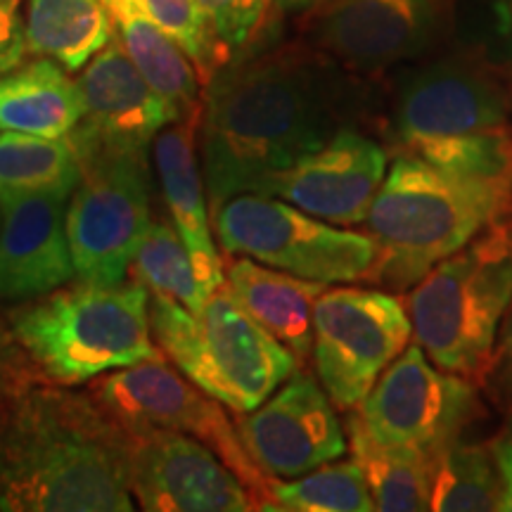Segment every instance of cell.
Listing matches in <instances>:
<instances>
[{
  "mask_svg": "<svg viewBox=\"0 0 512 512\" xmlns=\"http://www.w3.org/2000/svg\"><path fill=\"white\" fill-rule=\"evenodd\" d=\"M503 425L489 441L491 453H494L498 475L503 484V512H512V411L503 413Z\"/></svg>",
  "mask_w": 512,
  "mask_h": 512,
  "instance_id": "obj_36",
  "label": "cell"
},
{
  "mask_svg": "<svg viewBox=\"0 0 512 512\" xmlns=\"http://www.w3.org/2000/svg\"><path fill=\"white\" fill-rule=\"evenodd\" d=\"M105 5L121 46L145 81L171 107L176 121L200 117L204 81L183 48L157 27L138 0H105Z\"/></svg>",
  "mask_w": 512,
  "mask_h": 512,
  "instance_id": "obj_21",
  "label": "cell"
},
{
  "mask_svg": "<svg viewBox=\"0 0 512 512\" xmlns=\"http://www.w3.org/2000/svg\"><path fill=\"white\" fill-rule=\"evenodd\" d=\"M510 202V188L448 174L408 152H394L363 223L377 245L366 283L406 294L439 261L505 216Z\"/></svg>",
  "mask_w": 512,
  "mask_h": 512,
  "instance_id": "obj_3",
  "label": "cell"
},
{
  "mask_svg": "<svg viewBox=\"0 0 512 512\" xmlns=\"http://www.w3.org/2000/svg\"><path fill=\"white\" fill-rule=\"evenodd\" d=\"M403 302L415 344L434 366L479 387L512 302V245L503 216L439 261Z\"/></svg>",
  "mask_w": 512,
  "mask_h": 512,
  "instance_id": "obj_5",
  "label": "cell"
},
{
  "mask_svg": "<svg viewBox=\"0 0 512 512\" xmlns=\"http://www.w3.org/2000/svg\"><path fill=\"white\" fill-rule=\"evenodd\" d=\"M143 10L155 19V24L166 31L183 53L190 57L200 72L202 81L207 83L216 69L226 64L219 43L211 34L207 17L197 0H138Z\"/></svg>",
  "mask_w": 512,
  "mask_h": 512,
  "instance_id": "obj_31",
  "label": "cell"
},
{
  "mask_svg": "<svg viewBox=\"0 0 512 512\" xmlns=\"http://www.w3.org/2000/svg\"><path fill=\"white\" fill-rule=\"evenodd\" d=\"M131 271L152 294L176 299L190 313H200L211 297L174 223L150 221L133 256Z\"/></svg>",
  "mask_w": 512,
  "mask_h": 512,
  "instance_id": "obj_27",
  "label": "cell"
},
{
  "mask_svg": "<svg viewBox=\"0 0 512 512\" xmlns=\"http://www.w3.org/2000/svg\"><path fill=\"white\" fill-rule=\"evenodd\" d=\"M418 62L396 76L382 100L380 133L389 155L512 121V74L475 50L453 46Z\"/></svg>",
  "mask_w": 512,
  "mask_h": 512,
  "instance_id": "obj_7",
  "label": "cell"
},
{
  "mask_svg": "<svg viewBox=\"0 0 512 512\" xmlns=\"http://www.w3.org/2000/svg\"><path fill=\"white\" fill-rule=\"evenodd\" d=\"M318 3L320 0H271V10L280 17H302Z\"/></svg>",
  "mask_w": 512,
  "mask_h": 512,
  "instance_id": "obj_37",
  "label": "cell"
},
{
  "mask_svg": "<svg viewBox=\"0 0 512 512\" xmlns=\"http://www.w3.org/2000/svg\"><path fill=\"white\" fill-rule=\"evenodd\" d=\"M81 117V88L60 62L36 57L0 76V131L67 138Z\"/></svg>",
  "mask_w": 512,
  "mask_h": 512,
  "instance_id": "obj_22",
  "label": "cell"
},
{
  "mask_svg": "<svg viewBox=\"0 0 512 512\" xmlns=\"http://www.w3.org/2000/svg\"><path fill=\"white\" fill-rule=\"evenodd\" d=\"M150 328L166 361L233 413L259 408L302 368L249 316L228 283L211 292L200 313L150 292Z\"/></svg>",
  "mask_w": 512,
  "mask_h": 512,
  "instance_id": "obj_6",
  "label": "cell"
},
{
  "mask_svg": "<svg viewBox=\"0 0 512 512\" xmlns=\"http://www.w3.org/2000/svg\"><path fill=\"white\" fill-rule=\"evenodd\" d=\"M126 479L138 508L150 512L259 510L211 448L166 427H126Z\"/></svg>",
  "mask_w": 512,
  "mask_h": 512,
  "instance_id": "obj_14",
  "label": "cell"
},
{
  "mask_svg": "<svg viewBox=\"0 0 512 512\" xmlns=\"http://www.w3.org/2000/svg\"><path fill=\"white\" fill-rule=\"evenodd\" d=\"M79 183L67 202V238L76 278L95 285L126 280L150 226L147 155L114 150H74Z\"/></svg>",
  "mask_w": 512,
  "mask_h": 512,
  "instance_id": "obj_9",
  "label": "cell"
},
{
  "mask_svg": "<svg viewBox=\"0 0 512 512\" xmlns=\"http://www.w3.org/2000/svg\"><path fill=\"white\" fill-rule=\"evenodd\" d=\"M344 432H347L351 458L361 467L373 496L375 510H430V472H427L425 453L375 441L361 425L356 411H347Z\"/></svg>",
  "mask_w": 512,
  "mask_h": 512,
  "instance_id": "obj_24",
  "label": "cell"
},
{
  "mask_svg": "<svg viewBox=\"0 0 512 512\" xmlns=\"http://www.w3.org/2000/svg\"><path fill=\"white\" fill-rule=\"evenodd\" d=\"M88 389L121 425L166 427L202 441L245 482L259 510H278L275 479L249 456L226 406L166 363L164 356L102 375Z\"/></svg>",
  "mask_w": 512,
  "mask_h": 512,
  "instance_id": "obj_11",
  "label": "cell"
},
{
  "mask_svg": "<svg viewBox=\"0 0 512 512\" xmlns=\"http://www.w3.org/2000/svg\"><path fill=\"white\" fill-rule=\"evenodd\" d=\"M387 166V145L361 128H344L313 155L268 176L256 195L283 200L332 226H361Z\"/></svg>",
  "mask_w": 512,
  "mask_h": 512,
  "instance_id": "obj_16",
  "label": "cell"
},
{
  "mask_svg": "<svg viewBox=\"0 0 512 512\" xmlns=\"http://www.w3.org/2000/svg\"><path fill=\"white\" fill-rule=\"evenodd\" d=\"M453 46L475 50L512 74V0H456Z\"/></svg>",
  "mask_w": 512,
  "mask_h": 512,
  "instance_id": "obj_30",
  "label": "cell"
},
{
  "mask_svg": "<svg viewBox=\"0 0 512 512\" xmlns=\"http://www.w3.org/2000/svg\"><path fill=\"white\" fill-rule=\"evenodd\" d=\"M36 380H43L41 373L17 342L8 313H0V399Z\"/></svg>",
  "mask_w": 512,
  "mask_h": 512,
  "instance_id": "obj_34",
  "label": "cell"
},
{
  "mask_svg": "<svg viewBox=\"0 0 512 512\" xmlns=\"http://www.w3.org/2000/svg\"><path fill=\"white\" fill-rule=\"evenodd\" d=\"M427 472H430V510H501L503 484L489 444H467L463 439H456L427 456Z\"/></svg>",
  "mask_w": 512,
  "mask_h": 512,
  "instance_id": "obj_25",
  "label": "cell"
},
{
  "mask_svg": "<svg viewBox=\"0 0 512 512\" xmlns=\"http://www.w3.org/2000/svg\"><path fill=\"white\" fill-rule=\"evenodd\" d=\"M273 501L287 512H373L375 503L354 458L335 465H320L306 475L278 479Z\"/></svg>",
  "mask_w": 512,
  "mask_h": 512,
  "instance_id": "obj_29",
  "label": "cell"
},
{
  "mask_svg": "<svg viewBox=\"0 0 512 512\" xmlns=\"http://www.w3.org/2000/svg\"><path fill=\"white\" fill-rule=\"evenodd\" d=\"M0 221H3V214H0Z\"/></svg>",
  "mask_w": 512,
  "mask_h": 512,
  "instance_id": "obj_39",
  "label": "cell"
},
{
  "mask_svg": "<svg viewBox=\"0 0 512 512\" xmlns=\"http://www.w3.org/2000/svg\"><path fill=\"white\" fill-rule=\"evenodd\" d=\"M29 55L50 57L67 72H81L114 36L105 0H29Z\"/></svg>",
  "mask_w": 512,
  "mask_h": 512,
  "instance_id": "obj_23",
  "label": "cell"
},
{
  "mask_svg": "<svg viewBox=\"0 0 512 512\" xmlns=\"http://www.w3.org/2000/svg\"><path fill=\"white\" fill-rule=\"evenodd\" d=\"M354 411L380 444L432 456L463 439L482 415V401L475 382L446 373L420 344H408Z\"/></svg>",
  "mask_w": 512,
  "mask_h": 512,
  "instance_id": "obj_13",
  "label": "cell"
},
{
  "mask_svg": "<svg viewBox=\"0 0 512 512\" xmlns=\"http://www.w3.org/2000/svg\"><path fill=\"white\" fill-rule=\"evenodd\" d=\"M8 320L43 380L64 387L164 356L150 328V290L136 278L76 280L15 306Z\"/></svg>",
  "mask_w": 512,
  "mask_h": 512,
  "instance_id": "obj_4",
  "label": "cell"
},
{
  "mask_svg": "<svg viewBox=\"0 0 512 512\" xmlns=\"http://www.w3.org/2000/svg\"><path fill=\"white\" fill-rule=\"evenodd\" d=\"M505 226H508V235H510V245H512V202H510V207H508V211H505Z\"/></svg>",
  "mask_w": 512,
  "mask_h": 512,
  "instance_id": "obj_38",
  "label": "cell"
},
{
  "mask_svg": "<svg viewBox=\"0 0 512 512\" xmlns=\"http://www.w3.org/2000/svg\"><path fill=\"white\" fill-rule=\"evenodd\" d=\"M79 176V159L67 138L0 133V190L69 197Z\"/></svg>",
  "mask_w": 512,
  "mask_h": 512,
  "instance_id": "obj_26",
  "label": "cell"
},
{
  "mask_svg": "<svg viewBox=\"0 0 512 512\" xmlns=\"http://www.w3.org/2000/svg\"><path fill=\"white\" fill-rule=\"evenodd\" d=\"M83 95V117L67 140L74 150H114L147 155L159 131L176 114L138 72L117 34L76 79Z\"/></svg>",
  "mask_w": 512,
  "mask_h": 512,
  "instance_id": "obj_17",
  "label": "cell"
},
{
  "mask_svg": "<svg viewBox=\"0 0 512 512\" xmlns=\"http://www.w3.org/2000/svg\"><path fill=\"white\" fill-rule=\"evenodd\" d=\"M27 27L22 0H0V76L27 62Z\"/></svg>",
  "mask_w": 512,
  "mask_h": 512,
  "instance_id": "obj_35",
  "label": "cell"
},
{
  "mask_svg": "<svg viewBox=\"0 0 512 512\" xmlns=\"http://www.w3.org/2000/svg\"><path fill=\"white\" fill-rule=\"evenodd\" d=\"M197 3L226 62L247 53L271 12V0H197Z\"/></svg>",
  "mask_w": 512,
  "mask_h": 512,
  "instance_id": "obj_32",
  "label": "cell"
},
{
  "mask_svg": "<svg viewBox=\"0 0 512 512\" xmlns=\"http://www.w3.org/2000/svg\"><path fill=\"white\" fill-rule=\"evenodd\" d=\"M456 0H320L299 19L302 41L377 81L453 41Z\"/></svg>",
  "mask_w": 512,
  "mask_h": 512,
  "instance_id": "obj_12",
  "label": "cell"
},
{
  "mask_svg": "<svg viewBox=\"0 0 512 512\" xmlns=\"http://www.w3.org/2000/svg\"><path fill=\"white\" fill-rule=\"evenodd\" d=\"M226 283L245 311L306 366L313 347V306L328 285L278 271L240 256L228 264Z\"/></svg>",
  "mask_w": 512,
  "mask_h": 512,
  "instance_id": "obj_20",
  "label": "cell"
},
{
  "mask_svg": "<svg viewBox=\"0 0 512 512\" xmlns=\"http://www.w3.org/2000/svg\"><path fill=\"white\" fill-rule=\"evenodd\" d=\"M406 302L380 287L328 285L313 306L311 361L337 411H354L411 344Z\"/></svg>",
  "mask_w": 512,
  "mask_h": 512,
  "instance_id": "obj_10",
  "label": "cell"
},
{
  "mask_svg": "<svg viewBox=\"0 0 512 512\" xmlns=\"http://www.w3.org/2000/svg\"><path fill=\"white\" fill-rule=\"evenodd\" d=\"M211 228L230 256L325 285L366 283L377 261L368 233L332 226L275 197L242 192L211 209Z\"/></svg>",
  "mask_w": 512,
  "mask_h": 512,
  "instance_id": "obj_8",
  "label": "cell"
},
{
  "mask_svg": "<svg viewBox=\"0 0 512 512\" xmlns=\"http://www.w3.org/2000/svg\"><path fill=\"white\" fill-rule=\"evenodd\" d=\"M197 128H200V117L174 121L159 131L152 147H155V169L171 223L188 247L192 264L211 294L226 283V271L207 209Z\"/></svg>",
  "mask_w": 512,
  "mask_h": 512,
  "instance_id": "obj_19",
  "label": "cell"
},
{
  "mask_svg": "<svg viewBox=\"0 0 512 512\" xmlns=\"http://www.w3.org/2000/svg\"><path fill=\"white\" fill-rule=\"evenodd\" d=\"M479 389L498 411H512V302L501 323V330H498L494 356H491V363L486 368Z\"/></svg>",
  "mask_w": 512,
  "mask_h": 512,
  "instance_id": "obj_33",
  "label": "cell"
},
{
  "mask_svg": "<svg viewBox=\"0 0 512 512\" xmlns=\"http://www.w3.org/2000/svg\"><path fill=\"white\" fill-rule=\"evenodd\" d=\"M69 197L0 190V302H29L72 283Z\"/></svg>",
  "mask_w": 512,
  "mask_h": 512,
  "instance_id": "obj_18",
  "label": "cell"
},
{
  "mask_svg": "<svg viewBox=\"0 0 512 512\" xmlns=\"http://www.w3.org/2000/svg\"><path fill=\"white\" fill-rule=\"evenodd\" d=\"M375 83L311 43L242 53L204 83L200 164L209 207L256 192L344 128L380 133Z\"/></svg>",
  "mask_w": 512,
  "mask_h": 512,
  "instance_id": "obj_1",
  "label": "cell"
},
{
  "mask_svg": "<svg viewBox=\"0 0 512 512\" xmlns=\"http://www.w3.org/2000/svg\"><path fill=\"white\" fill-rule=\"evenodd\" d=\"M406 152L439 166L448 174L496 183L512 190V121L463 136L425 140Z\"/></svg>",
  "mask_w": 512,
  "mask_h": 512,
  "instance_id": "obj_28",
  "label": "cell"
},
{
  "mask_svg": "<svg viewBox=\"0 0 512 512\" xmlns=\"http://www.w3.org/2000/svg\"><path fill=\"white\" fill-rule=\"evenodd\" d=\"M0 510H136L126 427L91 389L36 380L0 399Z\"/></svg>",
  "mask_w": 512,
  "mask_h": 512,
  "instance_id": "obj_2",
  "label": "cell"
},
{
  "mask_svg": "<svg viewBox=\"0 0 512 512\" xmlns=\"http://www.w3.org/2000/svg\"><path fill=\"white\" fill-rule=\"evenodd\" d=\"M238 434L261 472L297 479L349 451L337 408L318 377L297 368L259 408L238 413Z\"/></svg>",
  "mask_w": 512,
  "mask_h": 512,
  "instance_id": "obj_15",
  "label": "cell"
}]
</instances>
